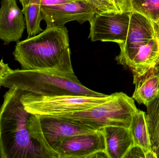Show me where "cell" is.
<instances>
[{
    "label": "cell",
    "instance_id": "obj_12",
    "mask_svg": "<svg viewBox=\"0 0 159 158\" xmlns=\"http://www.w3.org/2000/svg\"><path fill=\"white\" fill-rule=\"evenodd\" d=\"M108 158H124L134 146L129 128L107 126L102 129Z\"/></svg>",
    "mask_w": 159,
    "mask_h": 158
},
{
    "label": "cell",
    "instance_id": "obj_1",
    "mask_svg": "<svg viewBox=\"0 0 159 158\" xmlns=\"http://www.w3.org/2000/svg\"><path fill=\"white\" fill-rule=\"evenodd\" d=\"M13 54L22 70L59 75L75 74L69 32L65 27H47L35 36L17 42Z\"/></svg>",
    "mask_w": 159,
    "mask_h": 158
},
{
    "label": "cell",
    "instance_id": "obj_5",
    "mask_svg": "<svg viewBox=\"0 0 159 158\" xmlns=\"http://www.w3.org/2000/svg\"><path fill=\"white\" fill-rule=\"evenodd\" d=\"M115 93L102 97L86 96H45L25 92L21 101L28 112L39 116H55L81 111L111 99Z\"/></svg>",
    "mask_w": 159,
    "mask_h": 158
},
{
    "label": "cell",
    "instance_id": "obj_19",
    "mask_svg": "<svg viewBox=\"0 0 159 158\" xmlns=\"http://www.w3.org/2000/svg\"><path fill=\"white\" fill-rule=\"evenodd\" d=\"M117 13L130 12L129 0H111Z\"/></svg>",
    "mask_w": 159,
    "mask_h": 158
},
{
    "label": "cell",
    "instance_id": "obj_17",
    "mask_svg": "<svg viewBox=\"0 0 159 158\" xmlns=\"http://www.w3.org/2000/svg\"><path fill=\"white\" fill-rule=\"evenodd\" d=\"M130 12L143 15L152 23L159 21V0H129Z\"/></svg>",
    "mask_w": 159,
    "mask_h": 158
},
{
    "label": "cell",
    "instance_id": "obj_23",
    "mask_svg": "<svg viewBox=\"0 0 159 158\" xmlns=\"http://www.w3.org/2000/svg\"><path fill=\"white\" fill-rule=\"evenodd\" d=\"M153 24L155 37L159 41V21L157 23H153Z\"/></svg>",
    "mask_w": 159,
    "mask_h": 158
},
{
    "label": "cell",
    "instance_id": "obj_11",
    "mask_svg": "<svg viewBox=\"0 0 159 158\" xmlns=\"http://www.w3.org/2000/svg\"><path fill=\"white\" fill-rule=\"evenodd\" d=\"M25 28V19L22 10L16 0H2L0 8V40L5 45L18 42Z\"/></svg>",
    "mask_w": 159,
    "mask_h": 158
},
{
    "label": "cell",
    "instance_id": "obj_18",
    "mask_svg": "<svg viewBox=\"0 0 159 158\" xmlns=\"http://www.w3.org/2000/svg\"><path fill=\"white\" fill-rule=\"evenodd\" d=\"M99 12H116L111 0H83Z\"/></svg>",
    "mask_w": 159,
    "mask_h": 158
},
{
    "label": "cell",
    "instance_id": "obj_7",
    "mask_svg": "<svg viewBox=\"0 0 159 158\" xmlns=\"http://www.w3.org/2000/svg\"><path fill=\"white\" fill-rule=\"evenodd\" d=\"M131 12H98L89 21V38L92 41L112 42L119 45L125 42L128 34Z\"/></svg>",
    "mask_w": 159,
    "mask_h": 158
},
{
    "label": "cell",
    "instance_id": "obj_3",
    "mask_svg": "<svg viewBox=\"0 0 159 158\" xmlns=\"http://www.w3.org/2000/svg\"><path fill=\"white\" fill-rule=\"evenodd\" d=\"M2 86L38 95H79L102 97L107 95L85 87L75 74L63 75L38 70H13L2 82Z\"/></svg>",
    "mask_w": 159,
    "mask_h": 158
},
{
    "label": "cell",
    "instance_id": "obj_22",
    "mask_svg": "<svg viewBox=\"0 0 159 158\" xmlns=\"http://www.w3.org/2000/svg\"><path fill=\"white\" fill-rule=\"evenodd\" d=\"M13 71V70L9 68L7 64L4 63L3 59L0 60V88L4 79Z\"/></svg>",
    "mask_w": 159,
    "mask_h": 158
},
{
    "label": "cell",
    "instance_id": "obj_14",
    "mask_svg": "<svg viewBox=\"0 0 159 158\" xmlns=\"http://www.w3.org/2000/svg\"><path fill=\"white\" fill-rule=\"evenodd\" d=\"M134 146L142 148L146 158H157L152 151L150 135L146 121V113L142 110L135 113L132 119L129 127Z\"/></svg>",
    "mask_w": 159,
    "mask_h": 158
},
{
    "label": "cell",
    "instance_id": "obj_15",
    "mask_svg": "<svg viewBox=\"0 0 159 158\" xmlns=\"http://www.w3.org/2000/svg\"><path fill=\"white\" fill-rule=\"evenodd\" d=\"M26 21L28 38L33 37L43 31L40 23L43 20L41 12V0H19Z\"/></svg>",
    "mask_w": 159,
    "mask_h": 158
},
{
    "label": "cell",
    "instance_id": "obj_6",
    "mask_svg": "<svg viewBox=\"0 0 159 158\" xmlns=\"http://www.w3.org/2000/svg\"><path fill=\"white\" fill-rule=\"evenodd\" d=\"M28 125L33 137L44 149L49 158H58L55 148L65 139L96 131L55 117L31 113Z\"/></svg>",
    "mask_w": 159,
    "mask_h": 158
},
{
    "label": "cell",
    "instance_id": "obj_4",
    "mask_svg": "<svg viewBox=\"0 0 159 158\" xmlns=\"http://www.w3.org/2000/svg\"><path fill=\"white\" fill-rule=\"evenodd\" d=\"M138 111L133 98L121 92L90 108L51 117L98 131L110 126L129 128L133 117Z\"/></svg>",
    "mask_w": 159,
    "mask_h": 158
},
{
    "label": "cell",
    "instance_id": "obj_21",
    "mask_svg": "<svg viewBox=\"0 0 159 158\" xmlns=\"http://www.w3.org/2000/svg\"><path fill=\"white\" fill-rule=\"evenodd\" d=\"M145 158L146 154L143 150L138 147L134 146L127 153L125 158Z\"/></svg>",
    "mask_w": 159,
    "mask_h": 158
},
{
    "label": "cell",
    "instance_id": "obj_9",
    "mask_svg": "<svg viewBox=\"0 0 159 158\" xmlns=\"http://www.w3.org/2000/svg\"><path fill=\"white\" fill-rule=\"evenodd\" d=\"M58 158H107L102 130L67 138L55 149Z\"/></svg>",
    "mask_w": 159,
    "mask_h": 158
},
{
    "label": "cell",
    "instance_id": "obj_10",
    "mask_svg": "<svg viewBox=\"0 0 159 158\" xmlns=\"http://www.w3.org/2000/svg\"><path fill=\"white\" fill-rule=\"evenodd\" d=\"M98 12L93 6L83 0L73 2L52 7L41 8L43 20L47 27H64L71 21L82 24L89 21Z\"/></svg>",
    "mask_w": 159,
    "mask_h": 158
},
{
    "label": "cell",
    "instance_id": "obj_16",
    "mask_svg": "<svg viewBox=\"0 0 159 158\" xmlns=\"http://www.w3.org/2000/svg\"><path fill=\"white\" fill-rule=\"evenodd\" d=\"M146 121L152 151L159 158V94L146 106Z\"/></svg>",
    "mask_w": 159,
    "mask_h": 158
},
{
    "label": "cell",
    "instance_id": "obj_2",
    "mask_svg": "<svg viewBox=\"0 0 159 158\" xmlns=\"http://www.w3.org/2000/svg\"><path fill=\"white\" fill-rule=\"evenodd\" d=\"M25 92L9 88L4 96L0 108V157L49 158L30 132L31 113L21 101Z\"/></svg>",
    "mask_w": 159,
    "mask_h": 158
},
{
    "label": "cell",
    "instance_id": "obj_20",
    "mask_svg": "<svg viewBox=\"0 0 159 158\" xmlns=\"http://www.w3.org/2000/svg\"><path fill=\"white\" fill-rule=\"evenodd\" d=\"M75 0H41V8L52 7L68 3Z\"/></svg>",
    "mask_w": 159,
    "mask_h": 158
},
{
    "label": "cell",
    "instance_id": "obj_13",
    "mask_svg": "<svg viewBox=\"0 0 159 158\" xmlns=\"http://www.w3.org/2000/svg\"><path fill=\"white\" fill-rule=\"evenodd\" d=\"M133 75L135 89L132 98L140 105L147 106L159 94V66Z\"/></svg>",
    "mask_w": 159,
    "mask_h": 158
},
{
    "label": "cell",
    "instance_id": "obj_8",
    "mask_svg": "<svg viewBox=\"0 0 159 158\" xmlns=\"http://www.w3.org/2000/svg\"><path fill=\"white\" fill-rule=\"evenodd\" d=\"M155 37L152 22L139 13L131 12L127 38L119 45L120 53L116 57L118 64L128 67L140 48Z\"/></svg>",
    "mask_w": 159,
    "mask_h": 158
}]
</instances>
